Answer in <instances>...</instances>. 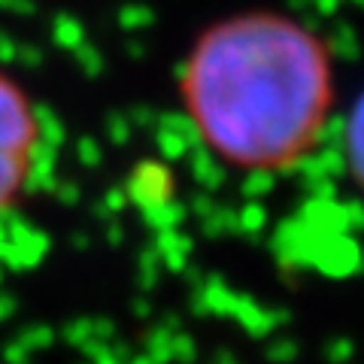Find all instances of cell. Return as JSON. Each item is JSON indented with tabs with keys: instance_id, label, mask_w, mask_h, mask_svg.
<instances>
[{
	"instance_id": "obj_1",
	"label": "cell",
	"mask_w": 364,
	"mask_h": 364,
	"mask_svg": "<svg viewBox=\"0 0 364 364\" xmlns=\"http://www.w3.org/2000/svg\"><path fill=\"white\" fill-rule=\"evenodd\" d=\"M179 104L198 143L228 170L289 173L318 149L334 116L331 43L279 9L222 16L182 58Z\"/></svg>"
},
{
	"instance_id": "obj_2",
	"label": "cell",
	"mask_w": 364,
	"mask_h": 364,
	"mask_svg": "<svg viewBox=\"0 0 364 364\" xmlns=\"http://www.w3.org/2000/svg\"><path fill=\"white\" fill-rule=\"evenodd\" d=\"M40 149V119L33 100L0 70V213L21 198Z\"/></svg>"
}]
</instances>
